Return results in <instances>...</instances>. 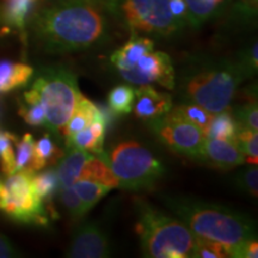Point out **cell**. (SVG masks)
I'll return each instance as SVG.
<instances>
[{"label": "cell", "mask_w": 258, "mask_h": 258, "mask_svg": "<svg viewBox=\"0 0 258 258\" xmlns=\"http://www.w3.org/2000/svg\"><path fill=\"white\" fill-rule=\"evenodd\" d=\"M31 35L47 54H71L104 43L110 16L101 0H56L29 17Z\"/></svg>", "instance_id": "1"}, {"label": "cell", "mask_w": 258, "mask_h": 258, "mask_svg": "<svg viewBox=\"0 0 258 258\" xmlns=\"http://www.w3.org/2000/svg\"><path fill=\"white\" fill-rule=\"evenodd\" d=\"M160 200L196 237L225 245L230 257L247 240L257 239L254 221L234 209L186 196L160 195Z\"/></svg>", "instance_id": "2"}, {"label": "cell", "mask_w": 258, "mask_h": 258, "mask_svg": "<svg viewBox=\"0 0 258 258\" xmlns=\"http://www.w3.org/2000/svg\"><path fill=\"white\" fill-rule=\"evenodd\" d=\"M245 79L235 61L195 57L179 70L175 77V89L183 102L195 103L212 114H218L230 109L235 92Z\"/></svg>", "instance_id": "3"}, {"label": "cell", "mask_w": 258, "mask_h": 258, "mask_svg": "<svg viewBox=\"0 0 258 258\" xmlns=\"http://www.w3.org/2000/svg\"><path fill=\"white\" fill-rule=\"evenodd\" d=\"M137 232L143 256L150 258L194 257L198 237L179 219L170 217L140 198H134Z\"/></svg>", "instance_id": "4"}, {"label": "cell", "mask_w": 258, "mask_h": 258, "mask_svg": "<svg viewBox=\"0 0 258 258\" xmlns=\"http://www.w3.org/2000/svg\"><path fill=\"white\" fill-rule=\"evenodd\" d=\"M98 157L110 166L120 188L129 191L153 188L165 175L163 163L147 147L134 140L120 141Z\"/></svg>", "instance_id": "5"}, {"label": "cell", "mask_w": 258, "mask_h": 258, "mask_svg": "<svg viewBox=\"0 0 258 258\" xmlns=\"http://www.w3.org/2000/svg\"><path fill=\"white\" fill-rule=\"evenodd\" d=\"M31 89L46 114V127L61 137L80 95L77 76L63 67H48L40 71Z\"/></svg>", "instance_id": "6"}, {"label": "cell", "mask_w": 258, "mask_h": 258, "mask_svg": "<svg viewBox=\"0 0 258 258\" xmlns=\"http://www.w3.org/2000/svg\"><path fill=\"white\" fill-rule=\"evenodd\" d=\"M111 19L135 35L170 37L180 30L169 0H101Z\"/></svg>", "instance_id": "7"}, {"label": "cell", "mask_w": 258, "mask_h": 258, "mask_svg": "<svg viewBox=\"0 0 258 258\" xmlns=\"http://www.w3.org/2000/svg\"><path fill=\"white\" fill-rule=\"evenodd\" d=\"M32 173L31 171H17L6 176L0 186V211L16 221L47 226L43 201L32 185Z\"/></svg>", "instance_id": "8"}, {"label": "cell", "mask_w": 258, "mask_h": 258, "mask_svg": "<svg viewBox=\"0 0 258 258\" xmlns=\"http://www.w3.org/2000/svg\"><path fill=\"white\" fill-rule=\"evenodd\" d=\"M151 131L172 152L196 159L206 135L196 125L183 120L172 110L148 121Z\"/></svg>", "instance_id": "9"}, {"label": "cell", "mask_w": 258, "mask_h": 258, "mask_svg": "<svg viewBox=\"0 0 258 258\" xmlns=\"http://www.w3.org/2000/svg\"><path fill=\"white\" fill-rule=\"evenodd\" d=\"M125 82L134 85L158 84L167 90L175 89L176 70L170 55L159 50H151L140 56L127 70L118 73Z\"/></svg>", "instance_id": "10"}, {"label": "cell", "mask_w": 258, "mask_h": 258, "mask_svg": "<svg viewBox=\"0 0 258 258\" xmlns=\"http://www.w3.org/2000/svg\"><path fill=\"white\" fill-rule=\"evenodd\" d=\"M111 256L109 237L98 224L84 222L74 231L66 257L70 258H106Z\"/></svg>", "instance_id": "11"}, {"label": "cell", "mask_w": 258, "mask_h": 258, "mask_svg": "<svg viewBox=\"0 0 258 258\" xmlns=\"http://www.w3.org/2000/svg\"><path fill=\"white\" fill-rule=\"evenodd\" d=\"M196 159L221 170H232L246 163L234 141L211 138L205 139Z\"/></svg>", "instance_id": "12"}, {"label": "cell", "mask_w": 258, "mask_h": 258, "mask_svg": "<svg viewBox=\"0 0 258 258\" xmlns=\"http://www.w3.org/2000/svg\"><path fill=\"white\" fill-rule=\"evenodd\" d=\"M173 106L170 93L158 91L152 85H140L135 90L133 111L140 120L151 121L169 112Z\"/></svg>", "instance_id": "13"}, {"label": "cell", "mask_w": 258, "mask_h": 258, "mask_svg": "<svg viewBox=\"0 0 258 258\" xmlns=\"http://www.w3.org/2000/svg\"><path fill=\"white\" fill-rule=\"evenodd\" d=\"M101 117L111 118L110 112L106 110L104 106L96 105L95 103L80 93L76 108H74L70 120L64 124L62 132H61V137H63L64 140H66V139L72 137L73 134H76L77 132L88 127L90 123H92L97 118Z\"/></svg>", "instance_id": "14"}, {"label": "cell", "mask_w": 258, "mask_h": 258, "mask_svg": "<svg viewBox=\"0 0 258 258\" xmlns=\"http://www.w3.org/2000/svg\"><path fill=\"white\" fill-rule=\"evenodd\" d=\"M110 125V118L101 117L97 118L90 123L88 127H85L82 131L77 132L72 137L64 140L66 146H74L88 152L98 156L103 151V145H104L105 132Z\"/></svg>", "instance_id": "15"}, {"label": "cell", "mask_w": 258, "mask_h": 258, "mask_svg": "<svg viewBox=\"0 0 258 258\" xmlns=\"http://www.w3.org/2000/svg\"><path fill=\"white\" fill-rule=\"evenodd\" d=\"M93 154L74 146H67L63 156L59 160L56 173L59 178V188H69L79 179L84 165L91 159Z\"/></svg>", "instance_id": "16"}, {"label": "cell", "mask_w": 258, "mask_h": 258, "mask_svg": "<svg viewBox=\"0 0 258 258\" xmlns=\"http://www.w3.org/2000/svg\"><path fill=\"white\" fill-rule=\"evenodd\" d=\"M35 2L36 0H3L0 4V24L3 29L23 34Z\"/></svg>", "instance_id": "17"}, {"label": "cell", "mask_w": 258, "mask_h": 258, "mask_svg": "<svg viewBox=\"0 0 258 258\" xmlns=\"http://www.w3.org/2000/svg\"><path fill=\"white\" fill-rule=\"evenodd\" d=\"M154 49V42L151 38L141 35L132 34L128 42L114 51L110 57L111 63L118 73L129 69V67L144 54Z\"/></svg>", "instance_id": "18"}, {"label": "cell", "mask_w": 258, "mask_h": 258, "mask_svg": "<svg viewBox=\"0 0 258 258\" xmlns=\"http://www.w3.org/2000/svg\"><path fill=\"white\" fill-rule=\"evenodd\" d=\"M32 74L34 70L29 64L0 61V93H6L25 85Z\"/></svg>", "instance_id": "19"}, {"label": "cell", "mask_w": 258, "mask_h": 258, "mask_svg": "<svg viewBox=\"0 0 258 258\" xmlns=\"http://www.w3.org/2000/svg\"><path fill=\"white\" fill-rule=\"evenodd\" d=\"M63 151L56 146L49 134L43 135L34 144V158H32V171L37 172L44 167L53 166L59 163Z\"/></svg>", "instance_id": "20"}, {"label": "cell", "mask_w": 258, "mask_h": 258, "mask_svg": "<svg viewBox=\"0 0 258 258\" xmlns=\"http://www.w3.org/2000/svg\"><path fill=\"white\" fill-rule=\"evenodd\" d=\"M228 0H185L189 10V25L198 28L217 17Z\"/></svg>", "instance_id": "21"}, {"label": "cell", "mask_w": 258, "mask_h": 258, "mask_svg": "<svg viewBox=\"0 0 258 258\" xmlns=\"http://www.w3.org/2000/svg\"><path fill=\"white\" fill-rule=\"evenodd\" d=\"M79 179H88L92 182L101 183L109 188H120V183L112 172L110 166L105 163L102 158L93 154L91 159L85 164L80 172Z\"/></svg>", "instance_id": "22"}, {"label": "cell", "mask_w": 258, "mask_h": 258, "mask_svg": "<svg viewBox=\"0 0 258 258\" xmlns=\"http://www.w3.org/2000/svg\"><path fill=\"white\" fill-rule=\"evenodd\" d=\"M239 128L238 122L227 109V110L214 114L208 128L206 129L205 135L206 138L221 139V140H230L235 143Z\"/></svg>", "instance_id": "23"}, {"label": "cell", "mask_w": 258, "mask_h": 258, "mask_svg": "<svg viewBox=\"0 0 258 258\" xmlns=\"http://www.w3.org/2000/svg\"><path fill=\"white\" fill-rule=\"evenodd\" d=\"M72 186L88 213L111 190L109 186L88 179H78Z\"/></svg>", "instance_id": "24"}, {"label": "cell", "mask_w": 258, "mask_h": 258, "mask_svg": "<svg viewBox=\"0 0 258 258\" xmlns=\"http://www.w3.org/2000/svg\"><path fill=\"white\" fill-rule=\"evenodd\" d=\"M19 115L28 124L34 127L46 125V114L36 92L32 89L23 93V103L19 106Z\"/></svg>", "instance_id": "25"}, {"label": "cell", "mask_w": 258, "mask_h": 258, "mask_svg": "<svg viewBox=\"0 0 258 258\" xmlns=\"http://www.w3.org/2000/svg\"><path fill=\"white\" fill-rule=\"evenodd\" d=\"M175 114H177L179 117H182L183 120L188 121L189 123H191L196 127H199L201 131L205 133L206 129L208 128L209 123H211L213 116L214 114L206 110L205 108L200 106L195 103H189V102H183L182 104L178 106H175L171 109Z\"/></svg>", "instance_id": "26"}, {"label": "cell", "mask_w": 258, "mask_h": 258, "mask_svg": "<svg viewBox=\"0 0 258 258\" xmlns=\"http://www.w3.org/2000/svg\"><path fill=\"white\" fill-rule=\"evenodd\" d=\"M135 90L131 85H118L109 92L108 105L117 115H127L133 111Z\"/></svg>", "instance_id": "27"}, {"label": "cell", "mask_w": 258, "mask_h": 258, "mask_svg": "<svg viewBox=\"0 0 258 258\" xmlns=\"http://www.w3.org/2000/svg\"><path fill=\"white\" fill-rule=\"evenodd\" d=\"M32 185L42 201H48L59 188V178L56 170L49 169L41 173H32Z\"/></svg>", "instance_id": "28"}, {"label": "cell", "mask_w": 258, "mask_h": 258, "mask_svg": "<svg viewBox=\"0 0 258 258\" xmlns=\"http://www.w3.org/2000/svg\"><path fill=\"white\" fill-rule=\"evenodd\" d=\"M34 138L31 134H25L22 139L15 141V167L17 171H32V158H34Z\"/></svg>", "instance_id": "29"}, {"label": "cell", "mask_w": 258, "mask_h": 258, "mask_svg": "<svg viewBox=\"0 0 258 258\" xmlns=\"http://www.w3.org/2000/svg\"><path fill=\"white\" fill-rule=\"evenodd\" d=\"M235 144L238 145L241 153L244 154L245 161L249 164H258V135L257 132L246 128H239Z\"/></svg>", "instance_id": "30"}, {"label": "cell", "mask_w": 258, "mask_h": 258, "mask_svg": "<svg viewBox=\"0 0 258 258\" xmlns=\"http://www.w3.org/2000/svg\"><path fill=\"white\" fill-rule=\"evenodd\" d=\"M17 140V137L9 132L0 131V166L5 176L16 172L15 151L12 145Z\"/></svg>", "instance_id": "31"}, {"label": "cell", "mask_w": 258, "mask_h": 258, "mask_svg": "<svg viewBox=\"0 0 258 258\" xmlns=\"http://www.w3.org/2000/svg\"><path fill=\"white\" fill-rule=\"evenodd\" d=\"M232 115L240 128L251 129L254 132L258 131V108L256 101L237 106Z\"/></svg>", "instance_id": "32"}, {"label": "cell", "mask_w": 258, "mask_h": 258, "mask_svg": "<svg viewBox=\"0 0 258 258\" xmlns=\"http://www.w3.org/2000/svg\"><path fill=\"white\" fill-rule=\"evenodd\" d=\"M60 199L62 202L63 207L67 209L70 217L73 220H80L88 214L86 209L84 208V205L77 192L74 191L73 186H69V188H61L60 191Z\"/></svg>", "instance_id": "33"}, {"label": "cell", "mask_w": 258, "mask_h": 258, "mask_svg": "<svg viewBox=\"0 0 258 258\" xmlns=\"http://www.w3.org/2000/svg\"><path fill=\"white\" fill-rule=\"evenodd\" d=\"M194 257L196 258H225L230 257L228 249L218 241H213L198 237Z\"/></svg>", "instance_id": "34"}, {"label": "cell", "mask_w": 258, "mask_h": 258, "mask_svg": "<svg viewBox=\"0 0 258 258\" xmlns=\"http://www.w3.org/2000/svg\"><path fill=\"white\" fill-rule=\"evenodd\" d=\"M237 185L243 191L250 194L253 198L258 195V169L257 165L250 164V166L245 167L237 175Z\"/></svg>", "instance_id": "35"}, {"label": "cell", "mask_w": 258, "mask_h": 258, "mask_svg": "<svg viewBox=\"0 0 258 258\" xmlns=\"http://www.w3.org/2000/svg\"><path fill=\"white\" fill-rule=\"evenodd\" d=\"M258 47L257 43H254L251 46L249 49H246L244 53L240 54V57L235 62L238 63V66L240 67V70L243 71L245 77L250 78L253 74L257 73V67H258Z\"/></svg>", "instance_id": "36"}, {"label": "cell", "mask_w": 258, "mask_h": 258, "mask_svg": "<svg viewBox=\"0 0 258 258\" xmlns=\"http://www.w3.org/2000/svg\"><path fill=\"white\" fill-rule=\"evenodd\" d=\"M169 8L171 15L180 29L189 25V10L185 0H169Z\"/></svg>", "instance_id": "37"}, {"label": "cell", "mask_w": 258, "mask_h": 258, "mask_svg": "<svg viewBox=\"0 0 258 258\" xmlns=\"http://www.w3.org/2000/svg\"><path fill=\"white\" fill-rule=\"evenodd\" d=\"M235 258H257L258 257V243L257 239L247 240L235 252Z\"/></svg>", "instance_id": "38"}, {"label": "cell", "mask_w": 258, "mask_h": 258, "mask_svg": "<svg viewBox=\"0 0 258 258\" xmlns=\"http://www.w3.org/2000/svg\"><path fill=\"white\" fill-rule=\"evenodd\" d=\"M15 256H17V253H16L14 246L8 240V238L0 234V258H10Z\"/></svg>", "instance_id": "39"}, {"label": "cell", "mask_w": 258, "mask_h": 258, "mask_svg": "<svg viewBox=\"0 0 258 258\" xmlns=\"http://www.w3.org/2000/svg\"><path fill=\"white\" fill-rule=\"evenodd\" d=\"M257 2L258 0H243V3H244V5L246 6L247 9L250 10L251 12L253 11H256V9H257Z\"/></svg>", "instance_id": "40"}, {"label": "cell", "mask_w": 258, "mask_h": 258, "mask_svg": "<svg viewBox=\"0 0 258 258\" xmlns=\"http://www.w3.org/2000/svg\"><path fill=\"white\" fill-rule=\"evenodd\" d=\"M3 185V182H2V179H0V186H2Z\"/></svg>", "instance_id": "41"}]
</instances>
